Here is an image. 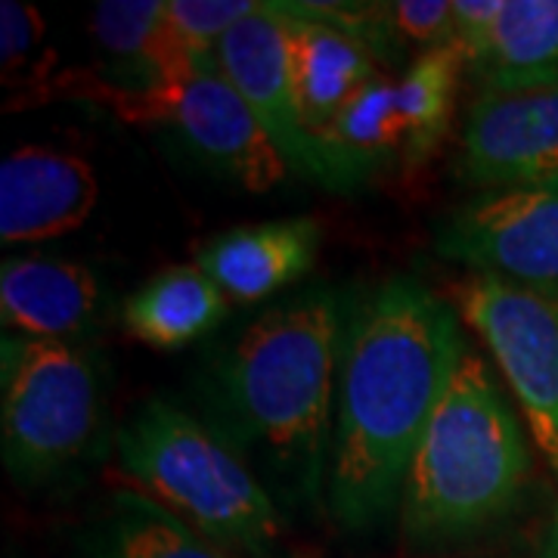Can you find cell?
Wrapping results in <instances>:
<instances>
[{
    "label": "cell",
    "instance_id": "cell-1",
    "mask_svg": "<svg viewBox=\"0 0 558 558\" xmlns=\"http://www.w3.org/2000/svg\"><path fill=\"white\" fill-rule=\"evenodd\" d=\"M465 348L457 307L410 277L385 279L348 319L326 475L341 527L366 531L398 509L410 459Z\"/></svg>",
    "mask_w": 558,
    "mask_h": 558
},
{
    "label": "cell",
    "instance_id": "cell-2",
    "mask_svg": "<svg viewBox=\"0 0 558 558\" xmlns=\"http://www.w3.org/2000/svg\"><path fill=\"white\" fill-rule=\"evenodd\" d=\"M344 332V304L336 292H301L252 319L208 379L223 440L258 453L311 499L329 475Z\"/></svg>",
    "mask_w": 558,
    "mask_h": 558
},
{
    "label": "cell",
    "instance_id": "cell-3",
    "mask_svg": "<svg viewBox=\"0 0 558 558\" xmlns=\"http://www.w3.org/2000/svg\"><path fill=\"white\" fill-rule=\"evenodd\" d=\"M527 472L519 416L484 357L465 348L410 459L400 531L416 543L472 537L519 506Z\"/></svg>",
    "mask_w": 558,
    "mask_h": 558
},
{
    "label": "cell",
    "instance_id": "cell-4",
    "mask_svg": "<svg viewBox=\"0 0 558 558\" xmlns=\"http://www.w3.org/2000/svg\"><path fill=\"white\" fill-rule=\"evenodd\" d=\"M121 469L223 553L267 558L279 512L260 481L215 428L168 400H146L116 435Z\"/></svg>",
    "mask_w": 558,
    "mask_h": 558
},
{
    "label": "cell",
    "instance_id": "cell-5",
    "mask_svg": "<svg viewBox=\"0 0 558 558\" xmlns=\"http://www.w3.org/2000/svg\"><path fill=\"white\" fill-rule=\"evenodd\" d=\"M100 432V381L69 341L0 339V447L10 478L38 487L78 462Z\"/></svg>",
    "mask_w": 558,
    "mask_h": 558
},
{
    "label": "cell",
    "instance_id": "cell-6",
    "mask_svg": "<svg viewBox=\"0 0 558 558\" xmlns=\"http://www.w3.org/2000/svg\"><path fill=\"white\" fill-rule=\"evenodd\" d=\"M47 97L100 102L128 124H161L174 131L196 159L248 193L274 190L289 171L274 140L220 69L149 87H121L94 72H69L53 78Z\"/></svg>",
    "mask_w": 558,
    "mask_h": 558
},
{
    "label": "cell",
    "instance_id": "cell-7",
    "mask_svg": "<svg viewBox=\"0 0 558 558\" xmlns=\"http://www.w3.org/2000/svg\"><path fill=\"white\" fill-rule=\"evenodd\" d=\"M457 311L497 360L558 478V299L472 274L459 286Z\"/></svg>",
    "mask_w": 558,
    "mask_h": 558
},
{
    "label": "cell",
    "instance_id": "cell-8",
    "mask_svg": "<svg viewBox=\"0 0 558 558\" xmlns=\"http://www.w3.org/2000/svg\"><path fill=\"white\" fill-rule=\"evenodd\" d=\"M440 258L558 299V186H499L438 227Z\"/></svg>",
    "mask_w": 558,
    "mask_h": 558
},
{
    "label": "cell",
    "instance_id": "cell-9",
    "mask_svg": "<svg viewBox=\"0 0 558 558\" xmlns=\"http://www.w3.org/2000/svg\"><path fill=\"white\" fill-rule=\"evenodd\" d=\"M459 178L478 190L558 186V87L484 90L462 124Z\"/></svg>",
    "mask_w": 558,
    "mask_h": 558
},
{
    "label": "cell",
    "instance_id": "cell-10",
    "mask_svg": "<svg viewBox=\"0 0 558 558\" xmlns=\"http://www.w3.org/2000/svg\"><path fill=\"white\" fill-rule=\"evenodd\" d=\"M218 69L230 87L252 109V116L274 140L282 161L304 178L317 180V153L314 140L304 131L292 60H289V20L274 3L255 7L252 16L233 25L218 40Z\"/></svg>",
    "mask_w": 558,
    "mask_h": 558
},
{
    "label": "cell",
    "instance_id": "cell-11",
    "mask_svg": "<svg viewBox=\"0 0 558 558\" xmlns=\"http://www.w3.org/2000/svg\"><path fill=\"white\" fill-rule=\"evenodd\" d=\"M100 180L87 159L50 146H20L0 161V240L47 242L94 215Z\"/></svg>",
    "mask_w": 558,
    "mask_h": 558
},
{
    "label": "cell",
    "instance_id": "cell-12",
    "mask_svg": "<svg viewBox=\"0 0 558 558\" xmlns=\"http://www.w3.org/2000/svg\"><path fill=\"white\" fill-rule=\"evenodd\" d=\"M323 230L314 218L233 227L205 242L196 264L236 304H255L299 282L317 264Z\"/></svg>",
    "mask_w": 558,
    "mask_h": 558
},
{
    "label": "cell",
    "instance_id": "cell-13",
    "mask_svg": "<svg viewBox=\"0 0 558 558\" xmlns=\"http://www.w3.org/2000/svg\"><path fill=\"white\" fill-rule=\"evenodd\" d=\"M100 314V282L72 260L10 258L0 267V319L7 336L53 339L84 332Z\"/></svg>",
    "mask_w": 558,
    "mask_h": 558
},
{
    "label": "cell",
    "instance_id": "cell-14",
    "mask_svg": "<svg viewBox=\"0 0 558 558\" xmlns=\"http://www.w3.org/2000/svg\"><path fill=\"white\" fill-rule=\"evenodd\" d=\"M314 140L317 180L326 190L348 193L379 171L403 161L407 153V121L398 102V81L376 78L360 90Z\"/></svg>",
    "mask_w": 558,
    "mask_h": 558
},
{
    "label": "cell",
    "instance_id": "cell-15",
    "mask_svg": "<svg viewBox=\"0 0 558 558\" xmlns=\"http://www.w3.org/2000/svg\"><path fill=\"white\" fill-rule=\"evenodd\" d=\"M286 20H289V60H292L301 121L307 134H317L369 81L379 78L376 57L360 40L332 25L301 20V16H286Z\"/></svg>",
    "mask_w": 558,
    "mask_h": 558
},
{
    "label": "cell",
    "instance_id": "cell-16",
    "mask_svg": "<svg viewBox=\"0 0 558 558\" xmlns=\"http://www.w3.org/2000/svg\"><path fill=\"white\" fill-rule=\"evenodd\" d=\"M230 299L199 264H178L146 279L121 307L124 329L156 351H178L215 332Z\"/></svg>",
    "mask_w": 558,
    "mask_h": 558
},
{
    "label": "cell",
    "instance_id": "cell-17",
    "mask_svg": "<svg viewBox=\"0 0 558 558\" xmlns=\"http://www.w3.org/2000/svg\"><path fill=\"white\" fill-rule=\"evenodd\" d=\"M472 75L502 94L558 87V0H502Z\"/></svg>",
    "mask_w": 558,
    "mask_h": 558
},
{
    "label": "cell",
    "instance_id": "cell-18",
    "mask_svg": "<svg viewBox=\"0 0 558 558\" xmlns=\"http://www.w3.org/2000/svg\"><path fill=\"white\" fill-rule=\"evenodd\" d=\"M84 558H227L211 539L140 490H119L84 539Z\"/></svg>",
    "mask_w": 558,
    "mask_h": 558
},
{
    "label": "cell",
    "instance_id": "cell-19",
    "mask_svg": "<svg viewBox=\"0 0 558 558\" xmlns=\"http://www.w3.org/2000/svg\"><path fill=\"white\" fill-rule=\"evenodd\" d=\"M462 65L465 62L457 47H438L418 53L416 62H410V69L403 72V78H398L400 112L410 131L403 153L407 168H416L428 156H435L440 140L447 137Z\"/></svg>",
    "mask_w": 558,
    "mask_h": 558
},
{
    "label": "cell",
    "instance_id": "cell-20",
    "mask_svg": "<svg viewBox=\"0 0 558 558\" xmlns=\"http://www.w3.org/2000/svg\"><path fill=\"white\" fill-rule=\"evenodd\" d=\"M53 53L47 50V25L40 10L22 0L0 3V62L3 84L28 94V102L47 100L57 75H50Z\"/></svg>",
    "mask_w": 558,
    "mask_h": 558
},
{
    "label": "cell",
    "instance_id": "cell-21",
    "mask_svg": "<svg viewBox=\"0 0 558 558\" xmlns=\"http://www.w3.org/2000/svg\"><path fill=\"white\" fill-rule=\"evenodd\" d=\"M258 0H171L168 13L186 38L202 50H218V40L252 16Z\"/></svg>",
    "mask_w": 558,
    "mask_h": 558
},
{
    "label": "cell",
    "instance_id": "cell-22",
    "mask_svg": "<svg viewBox=\"0 0 558 558\" xmlns=\"http://www.w3.org/2000/svg\"><path fill=\"white\" fill-rule=\"evenodd\" d=\"M398 38L425 50L453 47V0H398L385 3Z\"/></svg>",
    "mask_w": 558,
    "mask_h": 558
},
{
    "label": "cell",
    "instance_id": "cell-23",
    "mask_svg": "<svg viewBox=\"0 0 558 558\" xmlns=\"http://www.w3.org/2000/svg\"><path fill=\"white\" fill-rule=\"evenodd\" d=\"M502 0H453V47L472 69L484 57Z\"/></svg>",
    "mask_w": 558,
    "mask_h": 558
},
{
    "label": "cell",
    "instance_id": "cell-24",
    "mask_svg": "<svg viewBox=\"0 0 558 558\" xmlns=\"http://www.w3.org/2000/svg\"><path fill=\"white\" fill-rule=\"evenodd\" d=\"M539 558H558V509H556V515H553L549 531H546V539H543Z\"/></svg>",
    "mask_w": 558,
    "mask_h": 558
}]
</instances>
